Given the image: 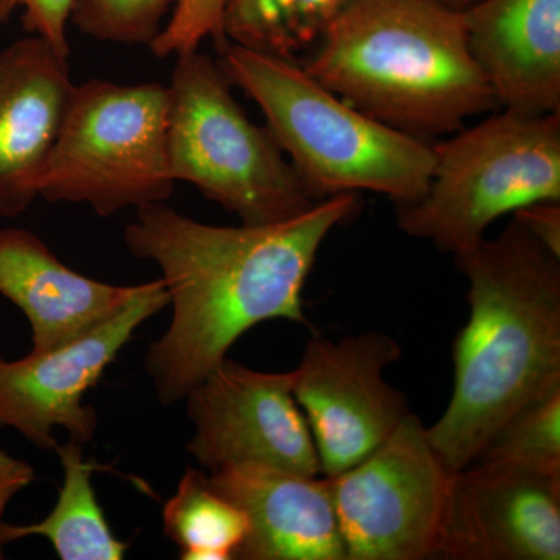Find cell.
Returning <instances> with one entry per match:
<instances>
[{"instance_id":"obj_14","label":"cell","mask_w":560,"mask_h":560,"mask_svg":"<svg viewBox=\"0 0 560 560\" xmlns=\"http://www.w3.org/2000/svg\"><path fill=\"white\" fill-rule=\"evenodd\" d=\"M463 13L471 57L499 105L560 114V0H477Z\"/></svg>"},{"instance_id":"obj_7","label":"cell","mask_w":560,"mask_h":560,"mask_svg":"<svg viewBox=\"0 0 560 560\" xmlns=\"http://www.w3.org/2000/svg\"><path fill=\"white\" fill-rule=\"evenodd\" d=\"M167 132V86L105 80L75 86L39 197L86 205L101 217L167 201L176 184Z\"/></svg>"},{"instance_id":"obj_2","label":"cell","mask_w":560,"mask_h":560,"mask_svg":"<svg viewBox=\"0 0 560 560\" xmlns=\"http://www.w3.org/2000/svg\"><path fill=\"white\" fill-rule=\"evenodd\" d=\"M470 315L453 342V390L427 429L447 469H466L530 400L560 386V257L512 219L456 254Z\"/></svg>"},{"instance_id":"obj_13","label":"cell","mask_w":560,"mask_h":560,"mask_svg":"<svg viewBox=\"0 0 560 560\" xmlns=\"http://www.w3.org/2000/svg\"><path fill=\"white\" fill-rule=\"evenodd\" d=\"M73 90L69 57L46 39L32 35L0 51V219L39 198Z\"/></svg>"},{"instance_id":"obj_18","label":"cell","mask_w":560,"mask_h":560,"mask_svg":"<svg viewBox=\"0 0 560 560\" xmlns=\"http://www.w3.org/2000/svg\"><path fill=\"white\" fill-rule=\"evenodd\" d=\"M164 534L186 560H231L248 534L245 512L210 488L205 471L189 467L162 510Z\"/></svg>"},{"instance_id":"obj_4","label":"cell","mask_w":560,"mask_h":560,"mask_svg":"<svg viewBox=\"0 0 560 560\" xmlns=\"http://www.w3.org/2000/svg\"><path fill=\"white\" fill-rule=\"evenodd\" d=\"M217 50L221 69L259 105L313 200L374 191L404 206L429 189L436 158L425 140L368 116L293 60L228 39Z\"/></svg>"},{"instance_id":"obj_12","label":"cell","mask_w":560,"mask_h":560,"mask_svg":"<svg viewBox=\"0 0 560 560\" xmlns=\"http://www.w3.org/2000/svg\"><path fill=\"white\" fill-rule=\"evenodd\" d=\"M434 558L559 560L560 475L493 463L455 471Z\"/></svg>"},{"instance_id":"obj_6","label":"cell","mask_w":560,"mask_h":560,"mask_svg":"<svg viewBox=\"0 0 560 560\" xmlns=\"http://www.w3.org/2000/svg\"><path fill=\"white\" fill-rule=\"evenodd\" d=\"M433 150L429 189L397 206V226L453 256L482 241L500 217L560 201V114L503 109Z\"/></svg>"},{"instance_id":"obj_26","label":"cell","mask_w":560,"mask_h":560,"mask_svg":"<svg viewBox=\"0 0 560 560\" xmlns=\"http://www.w3.org/2000/svg\"><path fill=\"white\" fill-rule=\"evenodd\" d=\"M436 2L444 3V5L452 7L455 10H466L477 0H436Z\"/></svg>"},{"instance_id":"obj_25","label":"cell","mask_w":560,"mask_h":560,"mask_svg":"<svg viewBox=\"0 0 560 560\" xmlns=\"http://www.w3.org/2000/svg\"><path fill=\"white\" fill-rule=\"evenodd\" d=\"M35 481V470L25 460L14 458L9 452L0 451V559H3L2 526L3 512L10 501Z\"/></svg>"},{"instance_id":"obj_10","label":"cell","mask_w":560,"mask_h":560,"mask_svg":"<svg viewBox=\"0 0 560 560\" xmlns=\"http://www.w3.org/2000/svg\"><path fill=\"white\" fill-rule=\"evenodd\" d=\"M293 382V371L250 370L226 357L184 399L195 427L187 452L210 474L235 466L323 474Z\"/></svg>"},{"instance_id":"obj_24","label":"cell","mask_w":560,"mask_h":560,"mask_svg":"<svg viewBox=\"0 0 560 560\" xmlns=\"http://www.w3.org/2000/svg\"><path fill=\"white\" fill-rule=\"evenodd\" d=\"M514 220L545 249L560 257V201H540L515 210Z\"/></svg>"},{"instance_id":"obj_11","label":"cell","mask_w":560,"mask_h":560,"mask_svg":"<svg viewBox=\"0 0 560 560\" xmlns=\"http://www.w3.org/2000/svg\"><path fill=\"white\" fill-rule=\"evenodd\" d=\"M168 305L161 279L139 285L130 304L77 340L9 361L0 357V430H14L35 447L55 451V429L69 440H94L98 419L84 396L101 381L135 331Z\"/></svg>"},{"instance_id":"obj_15","label":"cell","mask_w":560,"mask_h":560,"mask_svg":"<svg viewBox=\"0 0 560 560\" xmlns=\"http://www.w3.org/2000/svg\"><path fill=\"white\" fill-rule=\"evenodd\" d=\"M208 482L248 517L234 559L348 560L326 477L235 466L209 474Z\"/></svg>"},{"instance_id":"obj_21","label":"cell","mask_w":560,"mask_h":560,"mask_svg":"<svg viewBox=\"0 0 560 560\" xmlns=\"http://www.w3.org/2000/svg\"><path fill=\"white\" fill-rule=\"evenodd\" d=\"M175 0H75L70 21L102 43L150 47L161 35Z\"/></svg>"},{"instance_id":"obj_1","label":"cell","mask_w":560,"mask_h":560,"mask_svg":"<svg viewBox=\"0 0 560 560\" xmlns=\"http://www.w3.org/2000/svg\"><path fill=\"white\" fill-rule=\"evenodd\" d=\"M359 208V194L320 200L272 224L213 226L165 205L136 209L124 241L160 267L172 320L145 355L158 399L178 404L246 331L271 319L307 324L305 282L319 248Z\"/></svg>"},{"instance_id":"obj_16","label":"cell","mask_w":560,"mask_h":560,"mask_svg":"<svg viewBox=\"0 0 560 560\" xmlns=\"http://www.w3.org/2000/svg\"><path fill=\"white\" fill-rule=\"evenodd\" d=\"M138 289L73 271L31 231L0 230V294L31 324L32 352L60 348L102 326L130 304Z\"/></svg>"},{"instance_id":"obj_19","label":"cell","mask_w":560,"mask_h":560,"mask_svg":"<svg viewBox=\"0 0 560 560\" xmlns=\"http://www.w3.org/2000/svg\"><path fill=\"white\" fill-rule=\"evenodd\" d=\"M352 0H230L224 39L293 60L329 27Z\"/></svg>"},{"instance_id":"obj_3","label":"cell","mask_w":560,"mask_h":560,"mask_svg":"<svg viewBox=\"0 0 560 560\" xmlns=\"http://www.w3.org/2000/svg\"><path fill=\"white\" fill-rule=\"evenodd\" d=\"M327 90L415 138L452 135L499 108L463 10L436 0H352L304 66Z\"/></svg>"},{"instance_id":"obj_9","label":"cell","mask_w":560,"mask_h":560,"mask_svg":"<svg viewBox=\"0 0 560 560\" xmlns=\"http://www.w3.org/2000/svg\"><path fill=\"white\" fill-rule=\"evenodd\" d=\"M400 359L397 341L378 330L308 341L293 371V394L324 477L366 458L411 412L407 396L385 378L386 368Z\"/></svg>"},{"instance_id":"obj_23","label":"cell","mask_w":560,"mask_h":560,"mask_svg":"<svg viewBox=\"0 0 560 560\" xmlns=\"http://www.w3.org/2000/svg\"><path fill=\"white\" fill-rule=\"evenodd\" d=\"M73 2L75 0H0V24L21 10L25 31L46 39L61 55L69 57L68 22Z\"/></svg>"},{"instance_id":"obj_5","label":"cell","mask_w":560,"mask_h":560,"mask_svg":"<svg viewBox=\"0 0 560 560\" xmlns=\"http://www.w3.org/2000/svg\"><path fill=\"white\" fill-rule=\"evenodd\" d=\"M167 90L168 164L176 183L191 184L253 226L294 219L318 202L271 132L235 101L210 55H178Z\"/></svg>"},{"instance_id":"obj_17","label":"cell","mask_w":560,"mask_h":560,"mask_svg":"<svg viewBox=\"0 0 560 560\" xmlns=\"http://www.w3.org/2000/svg\"><path fill=\"white\" fill-rule=\"evenodd\" d=\"M55 452L65 471L57 504L38 523H3V545L40 536L50 541L61 560L124 559L130 544L114 536L92 486V475L101 467L84 459L80 442L69 440L68 444H57Z\"/></svg>"},{"instance_id":"obj_20","label":"cell","mask_w":560,"mask_h":560,"mask_svg":"<svg viewBox=\"0 0 560 560\" xmlns=\"http://www.w3.org/2000/svg\"><path fill=\"white\" fill-rule=\"evenodd\" d=\"M475 463L560 475V386L514 412Z\"/></svg>"},{"instance_id":"obj_8","label":"cell","mask_w":560,"mask_h":560,"mask_svg":"<svg viewBox=\"0 0 560 560\" xmlns=\"http://www.w3.org/2000/svg\"><path fill=\"white\" fill-rule=\"evenodd\" d=\"M348 560L436 556L452 471L408 412L355 466L326 477Z\"/></svg>"},{"instance_id":"obj_22","label":"cell","mask_w":560,"mask_h":560,"mask_svg":"<svg viewBox=\"0 0 560 560\" xmlns=\"http://www.w3.org/2000/svg\"><path fill=\"white\" fill-rule=\"evenodd\" d=\"M230 0H175L171 16L150 50L167 58L198 50L206 39L223 43V20Z\"/></svg>"}]
</instances>
